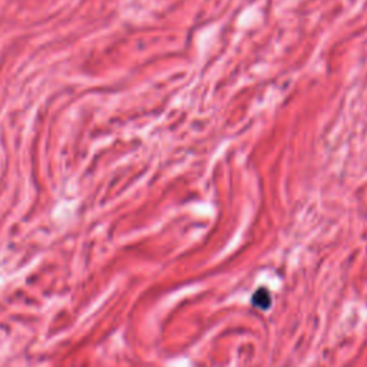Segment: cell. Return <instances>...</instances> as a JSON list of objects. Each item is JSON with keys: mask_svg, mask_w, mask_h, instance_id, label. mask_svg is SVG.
Listing matches in <instances>:
<instances>
[{"mask_svg": "<svg viewBox=\"0 0 367 367\" xmlns=\"http://www.w3.org/2000/svg\"><path fill=\"white\" fill-rule=\"evenodd\" d=\"M252 304L260 310H269L272 307V294L267 289H259L253 297H252Z\"/></svg>", "mask_w": 367, "mask_h": 367, "instance_id": "cell-1", "label": "cell"}]
</instances>
